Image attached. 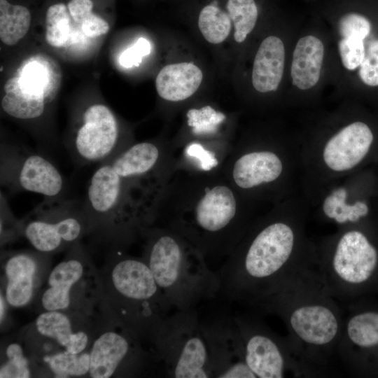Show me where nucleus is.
<instances>
[{
    "instance_id": "19",
    "label": "nucleus",
    "mask_w": 378,
    "mask_h": 378,
    "mask_svg": "<svg viewBox=\"0 0 378 378\" xmlns=\"http://www.w3.org/2000/svg\"><path fill=\"white\" fill-rule=\"evenodd\" d=\"M91 316L78 312H43L36 318L33 328L64 351L79 354L90 349L98 330Z\"/></svg>"
},
{
    "instance_id": "37",
    "label": "nucleus",
    "mask_w": 378,
    "mask_h": 378,
    "mask_svg": "<svg viewBox=\"0 0 378 378\" xmlns=\"http://www.w3.org/2000/svg\"><path fill=\"white\" fill-rule=\"evenodd\" d=\"M83 33L89 37H97L106 34L109 25L103 18L92 13L80 24Z\"/></svg>"
},
{
    "instance_id": "35",
    "label": "nucleus",
    "mask_w": 378,
    "mask_h": 378,
    "mask_svg": "<svg viewBox=\"0 0 378 378\" xmlns=\"http://www.w3.org/2000/svg\"><path fill=\"white\" fill-rule=\"evenodd\" d=\"M151 46L145 38H139L131 47L126 49L120 57V63L125 68L139 66L143 57L149 55Z\"/></svg>"
},
{
    "instance_id": "41",
    "label": "nucleus",
    "mask_w": 378,
    "mask_h": 378,
    "mask_svg": "<svg viewBox=\"0 0 378 378\" xmlns=\"http://www.w3.org/2000/svg\"><path fill=\"white\" fill-rule=\"evenodd\" d=\"M377 291L378 292V287H377Z\"/></svg>"
},
{
    "instance_id": "4",
    "label": "nucleus",
    "mask_w": 378,
    "mask_h": 378,
    "mask_svg": "<svg viewBox=\"0 0 378 378\" xmlns=\"http://www.w3.org/2000/svg\"><path fill=\"white\" fill-rule=\"evenodd\" d=\"M301 137L300 192L309 207L326 186L378 164V132L365 120H346L332 130Z\"/></svg>"
},
{
    "instance_id": "28",
    "label": "nucleus",
    "mask_w": 378,
    "mask_h": 378,
    "mask_svg": "<svg viewBox=\"0 0 378 378\" xmlns=\"http://www.w3.org/2000/svg\"><path fill=\"white\" fill-rule=\"evenodd\" d=\"M4 360L1 364V378H28L32 377L35 365L25 349L18 342H10L6 346Z\"/></svg>"
},
{
    "instance_id": "26",
    "label": "nucleus",
    "mask_w": 378,
    "mask_h": 378,
    "mask_svg": "<svg viewBox=\"0 0 378 378\" xmlns=\"http://www.w3.org/2000/svg\"><path fill=\"white\" fill-rule=\"evenodd\" d=\"M31 23L29 10L0 0V38L8 46L17 43L27 33Z\"/></svg>"
},
{
    "instance_id": "11",
    "label": "nucleus",
    "mask_w": 378,
    "mask_h": 378,
    "mask_svg": "<svg viewBox=\"0 0 378 378\" xmlns=\"http://www.w3.org/2000/svg\"><path fill=\"white\" fill-rule=\"evenodd\" d=\"M378 178L374 166L358 171L323 188L310 205L317 218L337 227L378 223Z\"/></svg>"
},
{
    "instance_id": "18",
    "label": "nucleus",
    "mask_w": 378,
    "mask_h": 378,
    "mask_svg": "<svg viewBox=\"0 0 378 378\" xmlns=\"http://www.w3.org/2000/svg\"><path fill=\"white\" fill-rule=\"evenodd\" d=\"M202 328L211 378H257L244 360L232 317L202 323Z\"/></svg>"
},
{
    "instance_id": "22",
    "label": "nucleus",
    "mask_w": 378,
    "mask_h": 378,
    "mask_svg": "<svg viewBox=\"0 0 378 378\" xmlns=\"http://www.w3.org/2000/svg\"><path fill=\"white\" fill-rule=\"evenodd\" d=\"M204 78L201 68L192 62H178L163 66L155 78V88L163 99L176 102L192 97Z\"/></svg>"
},
{
    "instance_id": "3",
    "label": "nucleus",
    "mask_w": 378,
    "mask_h": 378,
    "mask_svg": "<svg viewBox=\"0 0 378 378\" xmlns=\"http://www.w3.org/2000/svg\"><path fill=\"white\" fill-rule=\"evenodd\" d=\"M105 318L141 344L151 342L173 307L143 258L117 255L99 272Z\"/></svg>"
},
{
    "instance_id": "14",
    "label": "nucleus",
    "mask_w": 378,
    "mask_h": 378,
    "mask_svg": "<svg viewBox=\"0 0 378 378\" xmlns=\"http://www.w3.org/2000/svg\"><path fill=\"white\" fill-rule=\"evenodd\" d=\"M337 353L354 375L378 377L377 303L362 298L351 302Z\"/></svg>"
},
{
    "instance_id": "13",
    "label": "nucleus",
    "mask_w": 378,
    "mask_h": 378,
    "mask_svg": "<svg viewBox=\"0 0 378 378\" xmlns=\"http://www.w3.org/2000/svg\"><path fill=\"white\" fill-rule=\"evenodd\" d=\"M109 323L110 328L101 331L98 328L90 349L88 377H138L148 374L158 363L153 352L147 351L125 330Z\"/></svg>"
},
{
    "instance_id": "7",
    "label": "nucleus",
    "mask_w": 378,
    "mask_h": 378,
    "mask_svg": "<svg viewBox=\"0 0 378 378\" xmlns=\"http://www.w3.org/2000/svg\"><path fill=\"white\" fill-rule=\"evenodd\" d=\"M302 138L284 135L270 146L251 148L235 161L232 178L248 191H266L277 204L300 192Z\"/></svg>"
},
{
    "instance_id": "36",
    "label": "nucleus",
    "mask_w": 378,
    "mask_h": 378,
    "mask_svg": "<svg viewBox=\"0 0 378 378\" xmlns=\"http://www.w3.org/2000/svg\"><path fill=\"white\" fill-rule=\"evenodd\" d=\"M186 153L189 156L197 159L200 167L205 171H209L218 164L215 154L199 144L194 143L189 145L186 148Z\"/></svg>"
},
{
    "instance_id": "15",
    "label": "nucleus",
    "mask_w": 378,
    "mask_h": 378,
    "mask_svg": "<svg viewBox=\"0 0 378 378\" xmlns=\"http://www.w3.org/2000/svg\"><path fill=\"white\" fill-rule=\"evenodd\" d=\"M1 183L15 190L57 198L64 189V179L57 168L38 153L19 148H1Z\"/></svg>"
},
{
    "instance_id": "23",
    "label": "nucleus",
    "mask_w": 378,
    "mask_h": 378,
    "mask_svg": "<svg viewBox=\"0 0 378 378\" xmlns=\"http://www.w3.org/2000/svg\"><path fill=\"white\" fill-rule=\"evenodd\" d=\"M324 46L316 36L300 38L295 47L290 66L293 84L300 90H309L318 83L323 66Z\"/></svg>"
},
{
    "instance_id": "25",
    "label": "nucleus",
    "mask_w": 378,
    "mask_h": 378,
    "mask_svg": "<svg viewBox=\"0 0 378 378\" xmlns=\"http://www.w3.org/2000/svg\"><path fill=\"white\" fill-rule=\"evenodd\" d=\"M160 158V150L150 142L134 144L108 160L113 169L121 176L150 173Z\"/></svg>"
},
{
    "instance_id": "27",
    "label": "nucleus",
    "mask_w": 378,
    "mask_h": 378,
    "mask_svg": "<svg viewBox=\"0 0 378 378\" xmlns=\"http://www.w3.org/2000/svg\"><path fill=\"white\" fill-rule=\"evenodd\" d=\"M37 361L42 363L55 377H83L89 374L90 349L79 354L59 351L45 356Z\"/></svg>"
},
{
    "instance_id": "29",
    "label": "nucleus",
    "mask_w": 378,
    "mask_h": 378,
    "mask_svg": "<svg viewBox=\"0 0 378 378\" xmlns=\"http://www.w3.org/2000/svg\"><path fill=\"white\" fill-rule=\"evenodd\" d=\"M70 13L64 4L50 6L46 15V38L53 47H62L68 41L71 31Z\"/></svg>"
},
{
    "instance_id": "34",
    "label": "nucleus",
    "mask_w": 378,
    "mask_h": 378,
    "mask_svg": "<svg viewBox=\"0 0 378 378\" xmlns=\"http://www.w3.org/2000/svg\"><path fill=\"white\" fill-rule=\"evenodd\" d=\"M22 234L21 220L17 221L3 195H1V241L8 242Z\"/></svg>"
},
{
    "instance_id": "2",
    "label": "nucleus",
    "mask_w": 378,
    "mask_h": 378,
    "mask_svg": "<svg viewBox=\"0 0 378 378\" xmlns=\"http://www.w3.org/2000/svg\"><path fill=\"white\" fill-rule=\"evenodd\" d=\"M251 306L279 317L303 363L315 377L325 374L337 352L344 316L315 265L283 279Z\"/></svg>"
},
{
    "instance_id": "38",
    "label": "nucleus",
    "mask_w": 378,
    "mask_h": 378,
    "mask_svg": "<svg viewBox=\"0 0 378 378\" xmlns=\"http://www.w3.org/2000/svg\"><path fill=\"white\" fill-rule=\"evenodd\" d=\"M67 8L74 21L80 25L92 13L93 2L91 0H70Z\"/></svg>"
},
{
    "instance_id": "40",
    "label": "nucleus",
    "mask_w": 378,
    "mask_h": 378,
    "mask_svg": "<svg viewBox=\"0 0 378 378\" xmlns=\"http://www.w3.org/2000/svg\"><path fill=\"white\" fill-rule=\"evenodd\" d=\"M374 167H375V169H376L377 178H378V164L375 165ZM376 208H377V215H378V192H377V200H376Z\"/></svg>"
},
{
    "instance_id": "21",
    "label": "nucleus",
    "mask_w": 378,
    "mask_h": 378,
    "mask_svg": "<svg viewBox=\"0 0 378 378\" xmlns=\"http://www.w3.org/2000/svg\"><path fill=\"white\" fill-rule=\"evenodd\" d=\"M285 64V48L282 40L268 36L260 43L255 53L251 83L258 92L276 91L282 80Z\"/></svg>"
},
{
    "instance_id": "8",
    "label": "nucleus",
    "mask_w": 378,
    "mask_h": 378,
    "mask_svg": "<svg viewBox=\"0 0 378 378\" xmlns=\"http://www.w3.org/2000/svg\"><path fill=\"white\" fill-rule=\"evenodd\" d=\"M151 346L166 377H211L207 346L195 309L177 310L167 315Z\"/></svg>"
},
{
    "instance_id": "9",
    "label": "nucleus",
    "mask_w": 378,
    "mask_h": 378,
    "mask_svg": "<svg viewBox=\"0 0 378 378\" xmlns=\"http://www.w3.org/2000/svg\"><path fill=\"white\" fill-rule=\"evenodd\" d=\"M102 295L99 272L79 242L49 272L46 286L39 291L40 310L71 311L92 315Z\"/></svg>"
},
{
    "instance_id": "30",
    "label": "nucleus",
    "mask_w": 378,
    "mask_h": 378,
    "mask_svg": "<svg viewBox=\"0 0 378 378\" xmlns=\"http://www.w3.org/2000/svg\"><path fill=\"white\" fill-rule=\"evenodd\" d=\"M188 125L195 134L215 133L225 120V115L210 106L191 108L187 113Z\"/></svg>"
},
{
    "instance_id": "31",
    "label": "nucleus",
    "mask_w": 378,
    "mask_h": 378,
    "mask_svg": "<svg viewBox=\"0 0 378 378\" xmlns=\"http://www.w3.org/2000/svg\"><path fill=\"white\" fill-rule=\"evenodd\" d=\"M18 77L27 90L42 95L46 99L48 97L50 90L48 88L49 74L46 66L36 61L29 62L23 67Z\"/></svg>"
},
{
    "instance_id": "20",
    "label": "nucleus",
    "mask_w": 378,
    "mask_h": 378,
    "mask_svg": "<svg viewBox=\"0 0 378 378\" xmlns=\"http://www.w3.org/2000/svg\"><path fill=\"white\" fill-rule=\"evenodd\" d=\"M49 253L20 251L10 254L4 265V296L8 305L22 307L40 291L50 263Z\"/></svg>"
},
{
    "instance_id": "33",
    "label": "nucleus",
    "mask_w": 378,
    "mask_h": 378,
    "mask_svg": "<svg viewBox=\"0 0 378 378\" xmlns=\"http://www.w3.org/2000/svg\"><path fill=\"white\" fill-rule=\"evenodd\" d=\"M358 75L364 84L378 86V39L368 45L365 57L359 66Z\"/></svg>"
},
{
    "instance_id": "6",
    "label": "nucleus",
    "mask_w": 378,
    "mask_h": 378,
    "mask_svg": "<svg viewBox=\"0 0 378 378\" xmlns=\"http://www.w3.org/2000/svg\"><path fill=\"white\" fill-rule=\"evenodd\" d=\"M143 259L170 304L177 310L195 309L200 302L219 295L216 272L208 267L204 254L174 233L148 234Z\"/></svg>"
},
{
    "instance_id": "24",
    "label": "nucleus",
    "mask_w": 378,
    "mask_h": 378,
    "mask_svg": "<svg viewBox=\"0 0 378 378\" xmlns=\"http://www.w3.org/2000/svg\"><path fill=\"white\" fill-rule=\"evenodd\" d=\"M4 90L1 108L8 115L26 120L36 119L43 114L46 99L24 88L18 76L8 79Z\"/></svg>"
},
{
    "instance_id": "10",
    "label": "nucleus",
    "mask_w": 378,
    "mask_h": 378,
    "mask_svg": "<svg viewBox=\"0 0 378 378\" xmlns=\"http://www.w3.org/2000/svg\"><path fill=\"white\" fill-rule=\"evenodd\" d=\"M244 361L257 378L315 377L281 337L255 316L232 317Z\"/></svg>"
},
{
    "instance_id": "16",
    "label": "nucleus",
    "mask_w": 378,
    "mask_h": 378,
    "mask_svg": "<svg viewBox=\"0 0 378 378\" xmlns=\"http://www.w3.org/2000/svg\"><path fill=\"white\" fill-rule=\"evenodd\" d=\"M258 18L255 0H209L198 13L197 27L211 44L220 45L230 38L241 43L254 29Z\"/></svg>"
},
{
    "instance_id": "12",
    "label": "nucleus",
    "mask_w": 378,
    "mask_h": 378,
    "mask_svg": "<svg viewBox=\"0 0 378 378\" xmlns=\"http://www.w3.org/2000/svg\"><path fill=\"white\" fill-rule=\"evenodd\" d=\"M22 234L36 251L52 253L79 242L90 230L85 207L47 198L21 220Z\"/></svg>"
},
{
    "instance_id": "1",
    "label": "nucleus",
    "mask_w": 378,
    "mask_h": 378,
    "mask_svg": "<svg viewBox=\"0 0 378 378\" xmlns=\"http://www.w3.org/2000/svg\"><path fill=\"white\" fill-rule=\"evenodd\" d=\"M310 210L299 192L250 226L217 272L219 295L250 306L283 279L315 265L316 244L307 232Z\"/></svg>"
},
{
    "instance_id": "32",
    "label": "nucleus",
    "mask_w": 378,
    "mask_h": 378,
    "mask_svg": "<svg viewBox=\"0 0 378 378\" xmlns=\"http://www.w3.org/2000/svg\"><path fill=\"white\" fill-rule=\"evenodd\" d=\"M368 36L352 34L342 36L338 42V50L345 69L354 71L360 66L365 54L364 41Z\"/></svg>"
},
{
    "instance_id": "17",
    "label": "nucleus",
    "mask_w": 378,
    "mask_h": 378,
    "mask_svg": "<svg viewBox=\"0 0 378 378\" xmlns=\"http://www.w3.org/2000/svg\"><path fill=\"white\" fill-rule=\"evenodd\" d=\"M119 137L113 112L104 104H95L83 112L69 150L80 163H104L117 155Z\"/></svg>"
},
{
    "instance_id": "39",
    "label": "nucleus",
    "mask_w": 378,
    "mask_h": 378,
    "mask_svg": "<svg viewBox=\"0 0 378 378\" xmlns=\"http://www.w3.org/2000/svg\"><path fill=\"white\" fill-rule=\"evenodd\" d=\"M7 305L8 304L7 303V301L5 298V296L4 293L2 294V291L0 293V323L1 326H3V323L5 321L6 312H7Z\"/></svg>"
},
{
    "instance_id": "5",
    "label": "nucleus",
    "mask_w": 378,
    "mask_h": 378,
    "mask_svg": "<svg viewBox=\"0 0 378 378\" xmlns=\"http://www.w3.org/2000/svg\"><path fill=\"white\" fill-rule=\"evenodd\" d=\"M315 268L330 295L349 302L377 291L378 223L337 227L316 244Z\"/></svg>"
}]
</instances>
